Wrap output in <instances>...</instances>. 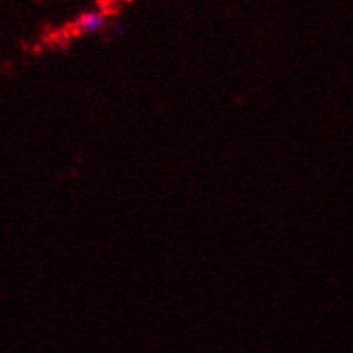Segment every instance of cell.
Instances as JSON below:
<instances>
[{"label": "cell", "mask_w": 353, "mask_h": 353, "mask_svg": "<svg viewBox=\"0 0 353 353\" xmlns=\"http://www.w3.org/2000/svg\"><path fill=\"white\" fill-rule=\"evenodd\" d=\"M105 24H107V17L100 10H90V12H84L74 21L72 28L76 33L79 34H88V33H97V31L103 30Z\"/></svg>", "instance_id": "obj_1"}]
</instances>
